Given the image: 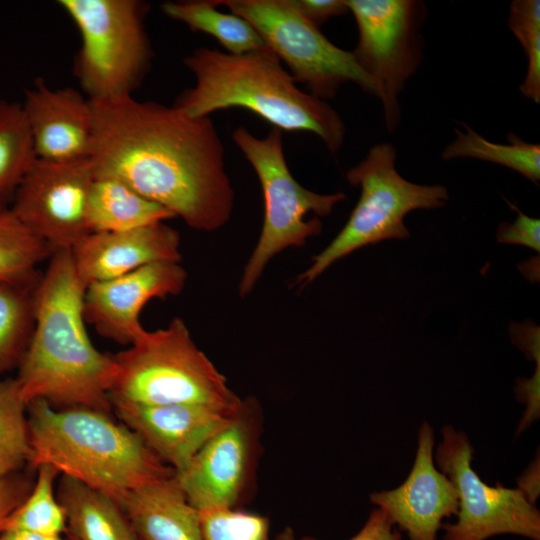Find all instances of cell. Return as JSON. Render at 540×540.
<instances>
[{"instance_id": "obj_1", "label": "cell", "mask_w": 540, "mask_h": 540, "mask_svg": "<svg viewBox=\"0 0 540 540\" xmlns=\"http://www.w3.org/2000/svg\"><path fill=\"white\" fill-rule=\"evenodd\" d=\"M90 101L94 176L127 184L195 230L212 232L230 220L234 190L209 116L132 95Z\"/></svg>"}, {"instance_id": "obj_2", "label": "cell", "mask_w": 540, "mask_h": 540, "mask_svg": "<svg viewBox=\"0 0 540 540\" xmlns=\"http://www.w3.org/2000/svg\"><path fill=\"white\" fill-rule=\"evenodd\" d=\"M85 287L71 250H56L35 290V327L15 377L26 404L43 399L58 408L109 412L116 364L89 338Z\"/></svg>"}, {"instance_id": "obj_3", "label": "cell", "mask_w": 540, "mask_h": 540, "mask_svg": "<svg viewBox=\"0 0 540 540\" xmlns=\"http://www.w3.org/2000/svg\"><path fill=\"white\" fill-rule=\"evenodd\" d=\"M183 62L195 85L175 105L188 115L208 117L218 110L242 108L281 131L315 134L332 155L341 149L346 129L338 112L302 91L268 47L241 55L199 48Z\"/></svg>"}, {"instance_id": "obj_4", "label": "cell", "mask_w": 540, "mask_h": 540, "mask_svg": "<svg viewBox=\"0 0 540 540\" xmlns=\"http://www.w3.org/2000/svg\"><path fill=\"white\" fill-rule=\"evenodd\" d=\"M27 421L29 465L35 469L50 465L117 503L132 489L175 474L134 431L108 412L58 408L36 399L27 405Z\"/></svg>"}, {"instance_id": "obj_5", "label": "cell", "mask_w": 540, "mask_h": 540, "mask_svg": "<svg viewBox=\"0 0 540 540\" xmlns=\"http://www.w3.org/2000/svg\"><path fill=\"white\" fill-rule=\"evenodd\" d=\"M116 372L111 402L144 406L196 404L234 412L242 404L181 318L145 331L113 355Z\"/></svg>"}, {"instance_id": "obj_6", "label": "cell", "mask_w": 540, "mask_h": 540, "mask_svg": "<svg viewBox=\"0 0 540 540\" xmlns=\"http://www.w3.org/2000/svg\"><path fill=\"white\" fill-rule=\"evenodd\" d=\"M396 155L391 143H379L347 171V181L361 189L360 198L341 231L312 257L311 265L296 277L292 286L303 289L333 263L364 246L409 237L404 224L409 212L447 203L449 193L445 186L421 185L403 178L396 170Z\"/></svg>"}, {"instance_id": "obj_7", "label": "cell", "mask_w": 540, "mask_h": 540, "mask_svg": "<svg viewBox=\"0 0 540 540\" xmlns=\"http://www.w3.org/2000/svg\"><path fill=\"white\" fill-rule=\"evenodd\" d=\"M232 138L256 172L264 198L259 240L239 283V294L247 296L275 255L290 247H302L308 238L321 232L320 220H309L307 215H329L346 195L319 194L300 185L287 165L280 129L272 127L264 138H258L240 126Z\"/></svg>"}, {"instance_id": "obj_8", "label": "cell", "mask_w": 540, "mask_h": 540, "mask_svg": "<svg viewBox=\"0 0 540 540\" xmlns=\"http://www.w3.org/2000/svg\"><path fill=\"white\" fill-rule=\"evenodd\" d=\"M81 45L74 71L90 100L132 95L152 58L144 26L147 5L137 0H59Z\"/></svg>"}, {"instance_id": "obj_9", "label": "cell", "mask_w": 540, "mask_h": 540, "mask_svg": "<svg viewBox=\"0 0 540 540\" xmlns=\"http://www.w3.org/2000/svg\"><path fill=\"white\" fill-rule=\"evenodd\" d=\"M216 4L246 19L295 81L304 84L311 95L326 101L343 84L352 82L377 97L373 82L352 52L329 41L296 9L292 0H219Z\"/></svg>"}, {"instance_id": "obj_10", "label": "cell", "mask_w": 540, "mask_h": 540, "mask_svg": "<svg viewBox=\"0 0 540 540\" xmlns=\"http://www.w3.org/2000/svg\"><path fill=\"white\" fill-rule=\"evenodd\" d=\"M346 4L358 28L352 54L373 82L392 133L400 123L398 97L422 61L419 29L425 4L417 0H346Z\"/></svg>"}, {"instance_id": "obj_11", "label": "cell", "mask_w": 540, "mask_h": 540, "mask_svg": "<svg viewBox=\"0 0 540 540\" xmlns=\"http://www.w3.org/2000/svg\"><path fill=\"white\" fill-rule=\"evenodd\" d=\"M435 461L459 497L456 523L442 524L444 540H486L514 534L540 540V512L516 488L489 486L471 466L474 449L463 431L446 425Z\"/></svg>"}, {"instance_id": "obj_12", "label": "cell", "mask_w": 540, "mask_h": 540, "mask_svg": "<svg viewBox=\"0 0 540 540\" xmlns=\"http://www.w3.org/2000/svg\"><path fill=\"white\" fill-rule=\"evenodd\" d=\"M94 172L89 159L36 160L10 206L16 218L51 249L71 250L90 233L87 204Z\"/></svg>"}, {"instance_id": "obj_13", "label": "cell", "mask_w": 540, "mask_h": 540, "mask_svg": "<svg viewBox=\"0 0 540 540\" xmlns=\"http://www.w3.org/2000/svg\"><path fill=\"white\" fill-rule=\"evenodd\" d=\"M259 431V406L254 399L243 400L188 466L175 473L198 511L237 505L253 472Z\"/></svg>"}, {"instance_id": "obj_14", "label": "cell", "mask_w": 540, "mask_h": 540, "mask_svg": "<svg viewBox=\"0 0 540 540\" xmlns=\"http://www.w3.org/2000/svg\"><path fill=\"white\" fill-rule=\"evenodd\" d=\"M187 273L176 262H156L85 288L84 318L99 335L131 345L145 331L140 322L144 306L153 298L179 294Z\"/></svg>"}, {"instance_id": "obj_15", "label": "cell", "mask_w": 540, "mask_h": 540, "mask_svg": "<svg viewBox=\"0 0 540 540\" xmlns=\"http://www.w3.org/2000/svg\"><path fill=\"white\" fill-rule=\"evenodd\" d=\"M434 431L423 422L410 474L399 487L370 495L410 540H437L444 518L457 515L459 497L449 478L433 462Z\"/></svg>"}, {"instance_id": "obj_16", "label": "cell", "mask_w": 540, "mask_h": 540, "mask_svg": "<svg viewBox=\"0 0 540 540\" xmlns=\"http://www.w3.org/2000/svg\"><path fill=\"white\" fill-rule=\"evenodd\" d=\"M21 105L38 160L63 163L90 158L94 113L91 101L79 91L52 89L39 79L26 90Z\"/></svg>"}, {"instance_id": "obj_17", "label": "cell", "mask_w": 540, "mask_h": 540, "mask_svg": "<svg viewBox=\"0 0 540 540\" xmlns=\"http://www.w3.org/2000/svg\"><path fill=\"white\" fill-rule=\"evenodd\" d=\"M120 421L175 473L183 471L198 451L234 412L196 404L144 406L112 402Z\"/></svg>"}, {"instance_id": "obj_18", "label": "cell", "mask_w": 540, "mask_h": 540, "mask_svg": "<svg viewBox=\"0 0 540 540\" xmlns=\"http://www.w3.org/2000/svg\"><path fill=\"white\" fill-rule=\"evenodd\" d=\"M71 256L86 288L148 264L179 263L180 235L165 222L123 231L92 232L71 249Z\"/></svg>"}, {"instance_id": "obj_19", "label": "cell", "mask_w": 540, "mask_h": 540, "mask_svg": "<svg viewBox=\"0 0 540 540\" xmlns=\"http://www.w3.org/2000/svg\"><path fill=\"white\" fill-rule=\"evenodd\" d=\"M118 504L139 540H203L200 513L175 474L132 489Z\"/></svg>"}, {"instance_id": "obj_20", "label": "cell", "mask_w": 540, "mask_h": 540, "mask_svg": "<svg viewBox=\"0 0 540 540\" xmlns=\"http://www.w3.org/2000/svg\"><path fill=\"white\" fill-rule=\"evenodd\" d=\"M74 540H139L119 504L78 480L61 475L56 491Z\"/></svg>"}, {"instance_id": "obj_21", "label": "cell", "mask_w": 540, "mask_h": 540, "mask_svg": "<svg viewBox=\"0 0 540 540\" xmlns=\"http://www.w3.org/2000/svg\"><path fill=\"white\" fill-rule=\"evenodd\" d=\"M171 218H174L171 212L127 184L110 177L94 176L87 204L90 233L135 229Z\"/></svg>"}, {"instance_id": "obj_22", "label": "cell", "mask_w": 540, "mask_h": 540, "mask_svg": "<svg viewBox=\"0 0 540 540\" xmlns=\"http://www.w3.org/2000/svg\"><path fill=\"white\" fill-rule=\"evenodd\" d=\"M161 11L194 31L213 36L229 54L241 55L267 47L246 19L219 11L215 0L167 1L161 4Z\"/></svg>"}, {"instance_id": "obj_23", "label": "cell", "mask_w": 540, "mask_h": 540, "mask_svg": "<svg viewBox=\"0 0 540 540\" xmlns=\"http://www.w3.org/2000/svg\"><path fill=\"white\" fill-rule=\"evenodd\" d=\"M39 278L0 282V376L18 368L31 340Z\"/></svg>"}, {"instance_id": "obj_24", "label": "cell", "mask_w": 540, "mask_h": 540, "mask_svg": "<svg viewBox=\"0 0 540 540\" xmlns=\"http://www.w3.org/2000/svg\"><path fill=\"white\" fill-rule=\"evenodd\" d=\"M455 129V138L442 151L443 160L473 158L505 166L533 183L540 181V145L508 134V144L494 143L463 124Z\"/></svg>"}, {"instance_id": "obj_25", "label": "cell", "mask_w": 540, "mask_h": 540, "mask_svg": "<svg viewBox=\"0 0 540 540\" xmlns=\"http://www.w3.org/2000/svg\"><path fill=\"white\" fill-rule=\"evenodd\" d=\"M36 160L22 105L0 100V205H8Z\"/></svg>"}, {"instance_id": "obj_26", "label": "cell", "mask_w": 540, "mask_h": 540, "mask_svg": "<svg viewBox=\"0 0 540 540\" xmlns=\"http://www.w3.org/2000/svg\"><path fill=\"white\" fill-rule=\"evenodd\" d=\"M29 494L8 517L4 530L28 531L46 535H61L67 531L63 506L55 492L59 472L50 465H41Z\"/></svg>"}, {"instance_id": "obj_27", "label": "cell", "mask_w": 540, "mask_h": 540, "mask_svg": "<svg viewBox=\"0 0 540 540\" xmlns=\"http://www.w3.org/2000/svg\"><path fill=\"white\" fill-rule=\"evenodd\" d=\"M52 253L48 244L16 218L9 205H0V282L38 276V265Z\"/></svg>"}, {"instance_id": "obj_28", "label": "cell", "mask_w": 540, "mask_h": 540, "mask_svg": "<svg viewBox=\"0 0 540 540\" xmlns=\"http://www.w3.org/2000/svg\"><path fill=\"white\" fill-rule=\"evenodd\" d=\"M29 457L27 404L16 378H0V477L18 473Z\"/></svg>"}, {"instance_id": "obj_29", "label": "cell", "mask_w": 540, "mask_h": 540, "mask_svg": "<svg viewBox=\"0 0 540 540\" xmlns=\"http://www.w3.org/2000/svg\"><path fill=\"white\" fill-rule=\"evenodd\" d=\"M508 25L523 47L528 60L527 73L519 87L526 98L540 102V1L514 0Z\"/></svg>"}, {"instance_id": "obj_30", "label": "cell", "mask_w": 540, "mask_h": 540, "mask_svg": "<svg viewBox=\"0 0 540 540\" xmlns=\"http://www.w3.org/2000/svg\"><path fill=\"white\" fill-rule=\"evenodd\" d=\"M200 513L203 540H268L267 518L234 508H216Z\"/></svg>"}, {"instance_id": "obj_31", "label": "cell", "mask_w": 540, "mask_h": 540, "mask_svg": "<svg viewBox=\"0 0 540 540\" xmlns=\"http://www.w3.org/2000/svg\"><path fill=\"white\" fill-rule=\"evenodd\" d=\"M517 217L513 222H503L497 231V241L505 244L522 245L540 251V220L530 217L513 206Z\"/></svg>"}, {"instance_id": "obj_32", "label": "cell", "mask_w": 540, "mask_h": 540, "mask_svg": "<svg viewBox=\"0 0 540 540\" xmlns=\"http://www.w3.org/2000/svg\"><path fill=\"white\" fill-rule=\"evenodd\" d=\"M31 488L30 480L18 473L0 477V534L8 517L25 500Z\"/></svg>"}, {"instance_id": "obj_33", "label": "cell", "mask_w": 540, "mask_h": 540, "mask_svg": "<svg viewBox=\"0 0 540 540\" xmlns=\"http://www.w3.org/2000/svg\"><path fill=\"white\" fill-rule=\"evenodd\" d=\"M540 364H537L533 376L529 379L519 378L516 382V397L526 404V410L519 423L517 434L527 429L540 415Z\"/></svg>"}, {"instance_id": "obj_34", "label": "cell", "mask_w": 540, "mask_h": 540, "mask_svg": "<svg viewBox=\"0 0 540 540\" xmlns=\"http://www.w3.org/2000/svg\"><path fill=\"white\" fill-rule=\"evenodd\" d=\"M388 514L381 508L374 509L361 530L349 540H401V534L394 528ZM300 540H319L303 537Z\"/></svg>"}, {"instance_id": "obj_35", "label": "cell", "mask_w": 540, "mask_h": 540, "mask_svg": "<svg viewBox=\"0 0 540 540\" xmlns=\"http://www.w3.org/2000/svg\"><path fill=\"white\" fill-rule=\"evenodd\" d=\"M292 2L296 9L316 27L331 17L349 12L346 0H292Z\"/></svg>"}, {"instance_id": "obj_36", "label": "cell", "mask_w": 540, "mask_h": 540, "mask_svg": "<svg viewBox=\"0 0 540 540\" xmlns=\"http://www.w3.org/2000/svg\"><path fill=\"white\" fill-rule=\"evenodd\" d=\"M511 339L529 360L540 364L539 327L534 324H515L510 329Z\"/></svg>"}, {"instance_id": "obj_37", "label": "cell", "mask_w": 540, "mask_h": 540, "mask_svg": "<svg viewBox=\"0 0 540 540\" xmlns=\"http://www.w3.org/2000/svg\"><path fill=\"white\" fill-rule=\"evenodd\" d=\"M540 462L539 454L529 464L528 468L517 479V489L526 500L535 506L540 491Z\"/></svg>"}, {"instance_id": "obj_38", "label": "cell", "mask_w": 540, "mask_h": 540, "mask_svg": "<svg viewBox=\"0 0 540 540\" xmlns=\"http://www.w3.org/2000/svg\"><path fill=\"white\" fill-rule=\"evenodd\" d=\"M0 540H74L63 538L61 535H46L28 531L6 530L0 534Z\"/></svg>"}, {"instance_id": "obj_39", "label": "cell", "mask_w": 540, "mask_h": 540, "mask_svg": "<svg viewBox=\"0 0 540 540\" xmlns=\"http://www.w3.org/2000/svg\"><path fill=\"white\" fill-rule=\"evenodd\" d=\"M276 540H297L295 533L290 527H285L276 537Z\"/></svg>"}]
</instances>
